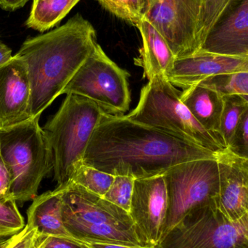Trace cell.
<instances>
[{"mask_svg":"<svg viewBox=\"0 0 248 248\" xmlns=\"http://www.w3.org/2000/svg\"><path fill=\"white\" fill-rule=\"evenodd\" d=\"M217 154L173 134L105 113L96 128L83 163L113 176L144 179L163 176L176 165Z\"/></svg>","mask_w":248,"mask_h":248,"instance_id":"1","label":"cell"},{"mask_svg":"<svg viewBox=\"0 0 248 248\" xmlns=\"http://www.w3.org/2000/svg\"><path fill=\"white\" fill-rule=\"evenodd\" d=\"M97 44L95 29L80 14L58 29L25 41L16 55L27 68L32 118L40 117L64 94Z\"/></svg>","mask_w":248,"mask_h":248,"instance_id":"2","label":"cell"},{"mask_svg":"<svg viewBox=\"0 0 248 248\" xmlns=\"http://www.w3.org/2000/svg\"><path fill=\"white\" fill-rule=\"evenodd\" d=\"M105 113L94 102L68 94L43 127L52 151L57 186H66L82 164L90 140Z\"/></svg>","mask_w":248,"mask_h":248,"instance_id":"3","label":"cell"},{"mask_svg":"<svg viewBox=\"0 0 248 248\" xmlns=\"http://www.w3.org/2000/svg\"><path fill=\"white\" fill-rule=\"evenodd\" d=\"M40 117L0 128V151L10 172L16 203L33 201L41 182L53 170V158Z\"/></svg>","mask_w":248,"mask_h":248,"instance_id":"4","label":"cell"},{"mask_svg":"<svg viewBox=\"0 0 248 248\" xmlns=\"http://www.w3.org/2000/svg\"><path fill=\"white\" fill-rule=\"evenodd\" d=\"M181 93L166 77H154L141 89L138 105L126 116L217 154L225 150L224 143L204 128L182 103Z\"/></svg>","mask_w":248,"mask_h":248,"instance_id":"5","label":"cell"},{"mask_svg":"<svg viewBox=\"0 0 248 248\" xmlns=\"http://www.w3.org/2000/svg\"><path fill=\"white\" fill-rule=\"evenodd\" d=\"M157 247L248 248V214L232 222L211 200L189 211Z\"/></svg>","mask_w":248,"mask_h":248,"instance_id":"6","label":"cell"},{"mask_svg":"<svg viewBox=\"0 0 248 248\" xmlns=\"http://www.w3.org/2000/svg\"><path fill=\"white\" fill-rule=\"evenodd\" d=\"M128 77L129 74L111 61L97 44L64 94L85 97L106 113L122 114L128 111L131 103Z\"/></svg>","mask_w":248,"mask_h":248,"instance_id":"7","label":"cell"},{"mask_svg":"<svg viewBox=\"0 0 248 248\" xmlns=\"http://www.w3.org/2000/svg\"><path fill=\"white\" fill-rule=\"evenodd\" d=\"M163 177L169 206L162 238L192 208L217 198L219 191L218 163L217 158L186 162L169 169Z\"/></svg>","mask_w":248,"mask_h":248,"instance_id":"8","label":"cell"},{"mask_svg":"<svg viewBox=\"0 0 248 248\" xmlns=\"http://www.w3.org/2000/svg\"><path fill=\"white\" fill-rule=\"evenodd\" d=\"M141 3L143 19L163 35L176 58L201 49L204 0H141Z\"/></svg>","mask_w":248,"mask_h":248,"instance_id":"9","label":"cell"},{"mask_svg":"<svg viewBox=\"0 0 248 248\" xmlns=\"http://www.w3.org/2000/svg\"><path fill=\"white\" fill-rule=\"evenodd\" d=\"M168 206L167 187L163 175L135 179L129 214L144 248L158 246Z\"/></svg>","mask_w":248,"mask_h":248,"instance_id":"10","label":"cell"},{"mask_svg":"<svg viewBox=\"0 0 248 248\" xmlns=\"http://www.w3.org/2000/svg\"><path fill=\"white\" fill-rule=\"evenodd\" d=\"M219 191L215 198L220 212L232 222L248 214V159L226 149L217 153Z\"/></svg>","mask_w":248,"mask_h":248,"instance_id":"11","label":"cell"},{"mask_svg":"<svg viewBox=\"0 0 248 248\" xmlns=\"http://www.w3.org/2000/svg\"><path fill=\"white\" fill-rule=\"evenodd\" d=\"M31 116V89L27 68L17 55L0 67V128L13 126Z\"/></svg>","mask_w":248,"mask_h":248,"instance_id":"12","label":"cell"},{"mask_svg":"<svg viewBox=\"0 0 248 248\" xmlns=\"http://www.w3.org/2000/svg\"><path fill=\"white\" fill-rule=\"evenodd\" d=\"M200 50L248 57V0H230Z\"/></svg>","mask_w":248,"mask_h":248,"instance_id":"13","label":"cell"},{"mask_svg":"<svg viewBox=\"0 0 248 248\" xmlns=\"http://www.w3.org/2000/svg\"><path fill=\"white\" fill-rule=\"evenodd\" d=\"M248 71V57L231 56L199 50L176 58L166 78L175 87L186 88L224 74Z\"/></svg>","mask_w":248,"mask_h":248,"instance_id":"14","label":"cell"},{"mask_svg":"<svg viewBox=\"0 0 248 248\" xmlns=\"http://www.w3.org/2000/svg\"><path fill=\"white\" fill-rule=\"evenodd\" d=\"M61 187V186H58ZM62 189V217L90 224H107L134 229L129 213L87 190L70 183Z\"/></svg>","mask_w":248,"mask_h":248,"instance_id":"15","label":"cell"},{"mask_svg":"<svg viewBox=\"0 0 248 248\" xmlns=\"http://www.w3.org/2000/svg\"><path fill=\"white\" fill-rule=\"evenodd\" d=\"M142 38V47L137 65L142 67L148 80L154 77H166L176 59L163 35L145 19L137 26Z\"/></svg>","mask_w":248,"mask_h":248,"instance_id":"16","label":"cell"},{"mask_svg":"<svg viewBox=\"0 0 248 248\" xmlns=\"http://www.w3.org/2000/svg\"><path fill=\"white\" fill-rule=\"evenodd\" d=\"M62 189L57 186L33 200L27 211L28 227L36 229L44 236L74 239L67 231L62 221Z\"/></svg>","mask_w":248,"mask_h":248,"instance_id":"17","label":"cell"},{"mask_svg":"<svg viewBox=\"0 0 248 248\" xmlns=\"http://www.w3.org/2000/svg\"><path fill=\"white\" fill-rule=\"evenodd\" d=\"M180 99L201 125L224 143L220 135L223 96L206 86L195 84L184 89Z\"/></svg>","mask_w":248,"mask_h":248,"instance_id":"18","label":"cell"},{"mask_svg":"<svg viewBox=\"0 0 248 248\" xmlns=\"http://www.w3.org/2000/svg\"><path fill=\"white\" fill-rule=\"evenodd\" d=\"M62 221L70 234L81 243L144 248L134 229L112 224H90L69 217H62Z\"/></svg>","mask_w":248,"mask_h":248,"instance_id":"19","label":"cell"},{"mask_svg":"<svg viewBox=\"0 0 248 248\" xmlns=\"http://www.w3.org/2000/svg\"><path fill=\"white\" fill-rule=\"evenodd\" d=\"M80 0H33L28 27L44 32L61 22Z\"/></svg>","mask_w":248,"mask_h":248,"instance_id":"20","label":"cell"},{"mask_svg":"<svg viewBox=\"0 0 248 248\" xmlns=\"http://www.w3.org/2000/svg\"><path fill=\"white\" fill-rule=\"evenodd\" d=\"M224 107L220 123V135L228 148L232 144L236 130L241 120L243 113L248 107L247 100L244 96H223Z\"/></svg>","mask_w":248,"mask_h":248,"instance_id":"21","label":"cell"},{"mask_svg":"<svg viewBox=\"0 0 248 248\" xmlns=\"http://www.w3.org/2000/svg\"><path fill=\"white\" fill-rule=\"evenodd\" d=\"M114 178L113 175L83 163L74 172L70 183L80 185L93 193L103 198L110 189Z\"/></svg>","mask_w":248,"mask_h":248,"instance_id":"22","label":"cell"},{"mask_svg":"<svg viewBox=\"0 0 248 248\" xmlns=\"http://www.w3.org/2000/svg\"><path fill=\"white\" fill-rule=\"evenodd\" d=\"M108 11L134 26L142 20L141 0H97Z\"/></svg>","mask_w":248,"mask_h":248,"instance_id":"23","label":"cell"},{"mask_svg":"<svg viewBox=\"0 0 248 248\" xmlns=\"http://www.w3.org/2000/svg\"><path fill=\"white\" fill-rule=\"evenodd\" d=\"M114 176L113 184L103 198L129 213L135 179L128 176Z\"/></svg>","mask_w":248,"mask_h":248,"instance_id":"24","label":"cell"},{"mask_svg":"<svg viewBox=\"0 0 248 248\" xmlns=\"http://www.w3.org/2000/svg\"><path fill=\"white\" fill-rule=\"evenodd\" d=\"M24 218L15 201L0 203V236H11L24 228Z\"/></svg>","mask_w":248,"mask_h":248,"instance_id":"25","label":"cell"},{"mask_svg":"<svg viewBox=\"0 0 248 248\" xmlns=\"http://www.w3.org/2000/svg\"><path fill=\"white\" fill-rule=\"evenodd\" d=\"M227 149L235 155L248 159V107L242 116L232 144Z\"/></svg>","mask_w":248,"mask_h":248,"instance_id":"26","label":"cell"},{"mask_svg":"<svg viewBox=\"0 0 248 248\" xmlns=\"http://www.w3.org/2000/svg\"><path fill=\"white\" fill-rule=\"evenodd\" d=\"M47 237L26 224L23 230L18 233L17 238L7 248H43Z\"/></svg>","mask_w":248,"mask_h":248,"instance_id":"27","label":"cell"},{"mask_svg":"<svg viewBox=\"0 0 248 248\" xmlns=\"http://www.w3.org/2000/svg\"><path fill=\"white\" fill-rule=\"evenodd\" d=\"M223 3H224V0H204V13L202 27V44L208 32L221 15Z\"/></svg>","mask_w":248,"mask_h":248,"instance_id":"28","label":"cell"},{"mask_svg":"<svg viewBox=\"0 0 248 248\" xmlns=\"http://www.w3.org/2000/svg\"><path fill=\"white\" fill-rule=\"evenodd\" d=\"M10 185L11 179L10 172L0 151V203H7L10 201H14L10 195Z\"/></svg>","mask_w":248,"mask_h":248,"instance_id":"29","label":"cell"},{"mask_svg":"<svg viewBox=\"0 0 248 248\" xmlns=\"http://www.w3.org/2000/svg\"><path fill=\"white\" fill-rule=\"evenodd\" d=\"M43 248H90L86 243L75 239L50 236L46 239Z\"/></svg>","mask_w":248,"mask_h":248,"instance_id":"30","label":"cell"},{"mask_svg":"<svg viewBox=\"0 0 248 248\" xmlns=\"http://www.w3.org/2000/svg\"><path fill=\"white\" fill-rule=\"evenodd\" d=\"M29 1L30 0H0V7L3 10L14 11L24 7Z\"/></svg>","mask_w":248,"mask_h":248,"instance_id":"31","label":"cell"},{"mask_svg":"<svg viewBox=\"0 0 248 248\" xmlns=\"http://www.w3.org/2000/svg\"><path fill=\"white\" fill-rule=\"evenodd\" d=\"M13 57L11 49L0 40V67L8 62Z\"/></svg>","mask_w":248,"mask_h":248,"instance_id":"32","label":"cell"},{"mask_svg":"<svg viewBox=\"0 0 248 248\" xmlns=\"http://www.w3.org/2000/svg\"><path fill=\"white\" fill-rule=\"evenodd\" d=\"M18 233L11 236H0V248L8 247L17 238Z\"/></svg>","mask_w":248,"mask_h":248,"instance_id":"33","label":"cell"},{"mask_svg":"<svg viewBox=\"0 0 248 248\" xmlns=\"http://www.w3.org/2000/svg\"><path fill=\"white\" fill-rule=\"evenodd\" d=\"M90 248H144L140 247H128V246H116V245L99 244V243H86Z\"/></svg>","mask_w":248,"mask_h":248,"instance_id":"34","label":"cell"},{"mask_svg":"<svg viewBox=\"0 0 248 248\" xmlns=\"http://www.w3.org/2000/svg\"><path fill=\"white\" fill-rule=\"evenodd\" d=\"M230 0H224V3H223L222 11H221V13H222L223 10H224V8H225L226 6L227 5V4L230 2Z\"/></svg>","mask_w":248,"mask_h":248,"instance_id":"35","label":"cell"},{"mask_svg":"<svg viewBox=\"0 0 248 248\" xmlns=\"http://www.w3.org/2000/svg\"><path fill=\"white\" fill-rule=\"evenodd\" d=\"M245 98H246V100H247L248 103V96H244Z\"/></svg>","mask_w":248,"mask_h":248,"instance_id":"36","label":"cell"},{"mask_svg":"<svg viewBox=\"0 0 248 248\" xmlns=\"http://www.w3.org/2000/svg\"><path fill=\"white\" fill-rule=\"evenodd\" d=\"M157 248V247H155V248Z\"/></svg>","mask_w":248,"mask_h":248,"instance_id":"37","label":"cell"}]
</instances>
